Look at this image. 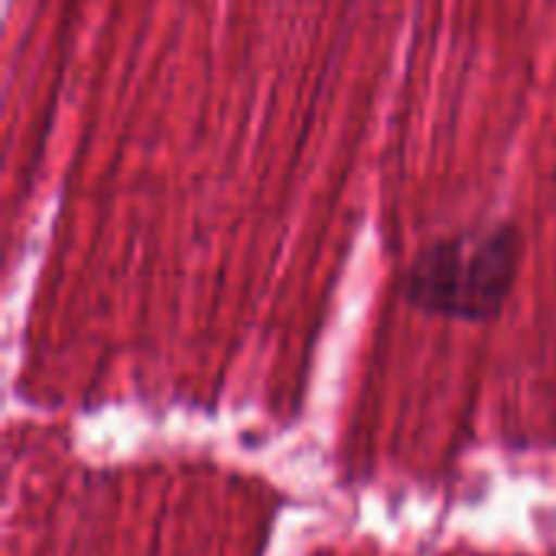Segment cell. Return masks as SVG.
<instances>
[{
  "label": "cell",
  "instance_id": "obj_1",
  "mask_svg": "<svg viewBox=\"0 0 556 556\" xmlns=\"http://www.w3.org/2000/svg\"><path fill=\"white\" fill-rule=\"evenodd\" d=\"M521 261V235L515 225H479L424 248L407 277V300L446 319H492L505 306Z\"/></svg>",
  "mask_w": 556,
  "mask_h": 556
}]
</instances>
